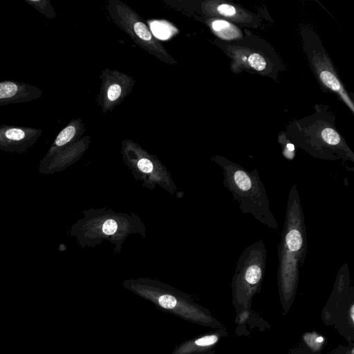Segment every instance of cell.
I'll return each mask as SVG.
<instances>
[{
  "instance_id": "cell-17",
  "label": "cell",
  "mask_w": 354,
  "mask_h": 354,
  "mask_svg": "<svg viewBox=\"0 0 354 354\" xmlns=\"http://www.w3.org/2000/svg\"><path fill=\"white\" fill-rule=\"evenodd\" d=\"M118 229L117 223L113 219L106 220L102 226V232L104 234L112 235Z\"/></svg>"
},
{
  "instance_id": "cell-14",
  "label": "cell",
  "mask_w": 354,
  "mask_h": 354,
  "mask_svg": "<svg viewBox=\"0 0 354 354\" xmlns=\"http://www.w3.org/2000/svg\"><path fill=\"white\" fill-rule=\"evenodd\" d=\"M133 30L136 35L145 41H151L153 39L150 30L142 21H137L134 24Z\"/></svg>"
},
{
  "instance_id": "cell-16",
  "label": "cell",
  "mask_w": 354,
  "mask_h": 354,
  "mask_svg": "<svg viewBox=\"0 0 354 354\" xmlns=\"http://www.w3.org/2000/svg\"><path fill=\"white\" fill-rule=\"evenodd\" d=\"M122 93V88L117 84H111L107 90V97L110 101H115L119 98Z\"/></svg>"
},
{
  "instance_id": "cell-1",
  "label": "cell",
  "mask_w": 354,
  "mask_h": 354,
  "mask_svg": "<svg viewBox=\"0 0 354 354\" xmlns=\"http://www.w3.org/2000/svg\"><path fill=\"white\" fill-rule=\"evenodd\" d=\"M306 252L304 213L297 185L293 183L288 196L285 221L277 250V277L280 286L286 293L295 289Z\"/></svg>"
},
{
  "instance_id": "cell-19",
  "label": "cell",
  "mask_w": 354,
  "mask_h": 354,
  "mask_svg": "<svg viewBox=\"0 0 354 354\" xmlns=\"http://www.w3.org/2000/svg\"><path fill=\"white\" fill-rule=\"evenodd\" d=\"M218 339L216 335L205 336L196 340L195 344L200 346H206L214 344Z\"/></svg>"
},
{
  "instance_id": "cell-4",
  "label": "cell",
  "mask_w": 354,
  "mask_h": 354,
  "mask_svg": "<svg viewBox=\"0 0 354 354\" xmlns=\"http://www.w3.org/2000/svg\"><path fill=\"white\" fill-rule=\"evenodd\" d=\"M315 127L316 130L290 133V136L301 149L315 158L354 162L353 151L335 128L321 122L315 124Z\"/></svg>"
},
{
  "instance_id": "cell-6",
  "label": "cell",
  "mask_w": 354,
  "mask_h": 354,
  "mask_svg": "<svg viewBox=\"0 0 354 354\" xmlns=\"http://www.w3.org/2000/svg\"><path fill=\"white\" fill-rule=\"evenodd\" d=\"M42 133L40 129L2 124L0 126V150L22 153L38 141Z\"/></svg>"
},
{
  "instance_id": "cell-12",
  "label": "cell",
  "mask_w": 354,
  "mask_h": 354,
  "mask_svg": "<svg viewBox=\"0 0 354 354\" xmlns=\"http://www.w3.org/2000/svg\"><path fill=\"white\" fill-rule=\"evenodd\" d=\"M24 1L49 19L56 17L54 8L48 0H24Z\"/></svg>"
},
{
  "instance_id": "cell-8",
  "label": "cell",
  "mask_w": 354,
  "mask_h": 354,
  "mask_svg": "<svg viewBox=\"0 0 354 354\" xmlns=\"http://www.w3.org/2000/svg\"><path fill=\"white\" fill-rule=\"evenodd\" d=\"M212 12L222 17L227 21L234 23L250 24L254 23L256 17L252 13L243 10L237 6L227 2H214L212 5Z\"/></svg>"
},
{
  "instance_id": "cell-2",
  "label": "cell",
  "mask_w": 354,
  "mask_h": 354,
  "mask_svg": "<svg viewBox=\"0 0 354 354\" xmlns=\"http://www.w3.org/2000/svg\"><path fill=\"white\" fill-rule=\"evenodd\" d=\"M214 160L223 169L224 187L239 203L241 212L251 214L270 229L278 230V222L270 209L266 189L257 170L248 171L220 156Z\"/></svg>"
},
{
  "instance_id": "cell-11",
  "label": "cell",
  "mask_w": 354,
  "mask_h": 354,
  "mask_svg": "<svg viewBox=\"0 0 354 354\" xmlns=\"http://www.w3.org/2000/svg\"><path fill=\"white\" fill-rule=\"evenodd\" d=\"M152 33L160 39H167L174 34V28L167 22L154 21L150 24Z\"/></svg>"
},
{
  "instance_id": "cell-20",
  "label": "cell",
  "mask_w": 354,
  "mask_h": 354,
  "mask_svg": "<svg viewBox=\"0 0 354 354\" xmlns=\"http://www.w3.org/2000/svg\"><path fill=\"white\" fill-rule=\"evenodd\" d=\"M322 340H323V339H322V337H319V338H317V341H318V342H322Z\"/></svg>"
},
{
  "instance_id": "cell-3",
  "label": "cell",
  "mask_w": 354,
  "mask_h": 354,
  "mask_svg": "<svg viewBox=\"0 0 354 354\" xmlns=\"http://www.w3.org/2000/svg\"><path fill=\"white\" fill-rule=\"evenodd\" d=\"M245 32L239 40L221 42L224 52L232 59V70L275 77L283 66L277 55L266 41Z\"/></svg>"
},
{
  "instance_id": "cell-7",
  "label": "cell",
  "mask_w": 354,
  "mask_h": 354,
  "mask_svg": "<svg viewBox=\"0 0 354 354\" xmlns=\"http://www.w3.org/2000/svg\"><path fill=\"white\" fill-rule=\"evenodd\" d=\"M42 91L30 84L17 80L0 81V106L39 99Z\"/></svg>"
},
{
  "instance_id": "cell-18",
  "label": "cell",
  "mask_w": 354,
  "mask_h": 354,
  "mask_svg": "<svg viewBox=\"0 0 354 354\" xmlns=\"http://www.w3.org/2000/svg\"><path fill=\"white\" fill-rule=\"evenodd\" d=\"M137 165L141 171L147 174L151 172L153 168L152 162L145 158L139 160Z\"/></svg>"
},
{
  "instance_id": "cell-13",
  "label": "cell",
  "mask_w": 354,
  "mask_h": 354,
  "mask_svg": "<svg viewBox=\"0 0 354 354\" xmlns=\"http://www.w3.org/2000/svg\"><path fill=\"white\" fill-rule=\"evenodd\" d=\"M279 142L283 148L282 153L283 156L289 160H293L295 155V148L294 144L292 143L284 136H279Z\"/></svg>"
},
{
  "instance_id": "cell-15",
  "label": "cell",
  "mask_w": 354,
  "mask_h": 354,
  "mask_svg": "<svg viewBox=\"0 0 354 354\" xmlns=\"http://www.w3.org/2000/svg\"><path fill=\"white\" fill-rule=\"evenodd\" d=\"M159 304L164 308L171 309L176 306V299L169 295H163L158 297Z\"/></svg>"
},
{
  "instance_id": "cell-5",
  "label": "cell",
  "mask_w": 354,
  "mask_h": 354,
  "mask_svg": "<svg viewBox=\"0 0 354 354\" xmlns=\"http://www.w3.org/2000/svg\"><path fill=\"white\" fill-rule=\"evenodd\" d=\"M301 37L304 50L310 68L320 83L326 88L338 95L353 113V102L339 80L332 62L316 32L310 28L304 27L301 29Z\"/></svg>"
},
{
  "instance_id": "cell-9",
  "label": "cell",
  "mask_w": 354,
  "mask_h": 354,
  "mask_svg": "<svg viewBox=\"0 0 354 354\" xmlns=\"http://www.w3.org/2000/svg\"><path fill=\"white\" fill-rule=\"evenodd\" d=\"M80 131V122L78 120L71 121L59 131L44 158H49L67 147L77 137Z\"/></svg>"
},
{
  "instance_id": "cell-10",
  "label": "cell",
  "mask_w": 354,
  "mask_h": 354,
  "mask_svg": "<svg viewBox=\"0 0 354 354\" xmlns=\"http://www.w3.org/2000/svg\"><path fill=\"white\" fill-rule=\"evenodd\" d=\"M209 26L214 33L225 41H232L241 39L243 33L233 23L223 19H213L209 21Z\"/></svg>"
}]
</instances>
